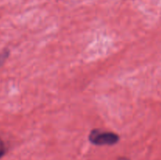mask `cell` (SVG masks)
Returning <instances> with one entry per match:
<instances>
[{"instance_id":"obj_3","label":"cell","mask_w":161,"mask_h":160,"mask_svg":"<svg viewBox=\"0 0 161 160\" xmlns=\"http://www.w3.org/2000/svg\"><path fill=\"white\" fill-rule=\"evenodd\" d=\"M8 55V53H6V52H4L3 53H2V54H0V64H1L2 61L3 60V58L5 57V56H6Z\"/></svg>"},{"instance_id":"obj_4","label":"cell","mask_w":161,"mask_h":160,"mask_svg":"<svg viewBox=\"0 0 161 160\" xmlns=\"http://www.w3.org/2000/svg\"><path fill=\"white\" fill-rule=\"evenodd\" d=\"M119 160H128V159H127V158H120V159H119Z\"/></svg>"},{"instance_id":"obj_1","label":"cell","mask_w":161,"mask_h":160,"mask_svg":"<svg viewBox=\"0 0 161 160\" xmlns=\"http://www.w3.org/2000/svg\"><path fill=\"white\" fill-rule=\"evenodd\" d=\"M89 140L91 143L97 145H113L119 141V136L112 132L94 130L90 134Z\"/></svg>"},{"instance_id":"obj_2","label":"cell","mask_w":161,"mask_h":160,"mask_svg":"<svg viewBox=\"0 0 161 160\" xmlns=\"http://www.w3.org/2000/svg\"><path fill=\"white\" fill-rule=\"evenodd\" d=\"M5 152H6V148H5L4 143L0 138V158H2L5 155Z\"/></svg>"}]
</instances>
